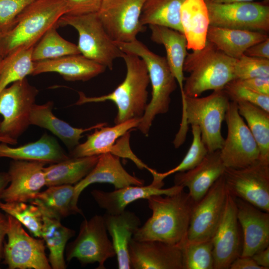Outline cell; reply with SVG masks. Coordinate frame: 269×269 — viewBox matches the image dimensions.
Returning <instances> with one entry per match:
<instances>
[{
  "instance_id": "cell-1",
  "label": "cell",
  "mask_w": 269,
  "mask_h": 269,
  "mask_svg": "<svg viewBox=\"0 0 269 269\" xmlns=\"http://www.w3.org/2000/svg\"><path fill=\"white\" fill-rule=\"evenodd\" d=\"M146 199L152 215L135 230L133 239L180 245L186 239L196 202L183 189L171 195H152Z\"/></svg>"
},
{
  "instance_id": "cell-2",
  "label": "cell",
  "mask_w": 269,
  "mask_h": 269,
  "mask_svg": "<svg viewBox=\"0 0 269 269\" xmlns=\"http://www.w3.org/2000/svg\"><path fill=\"white\" fill-rule=\"evenodd\" d=\"M229 101L223 89L213 91L202 98L184 96L182 101L181 121L173 140L175 147L184 143L191 125L199 128L202 140L208 152L220 150L224 141L221 126Z\"/></svg>"
},
{
  "instance_id": "cell-3",
  "label": "cell",
  "mask_w": 269,
  "mask_h": 269,
  "mask_svg": "<svg viewBox=\"0 0 269 269\" xmlns=\"http://www.w3.org/2000/svg\"><path fill=\"white\" fill-rule=\"evenodd\" d=\"M127 68L124 80L111 93L99 97H87L78 92L79 99L75 105L113 102L118 113L115 124L128 120L141 118L147 105V87L149 78L144 62L139 57L129 53L123 54Z\"/></svg>"
},
{
  "instance_id": "cell-4",
  "label": "cell",
  "mask_w": 269,
  "mask_h": 269,
  "mask_svg": "<svg viewBox=\"0 0 269 269\" xmlns=\"http://www.w3.org/2000/svg\"><path fill=\"white\" fill-rule=\"evenodd\" d=\"M236 61L208 40L203 48L187 54L183 71L190 75L185 80L184 96L198 97L208 90L223 89L235 79Z\"/></svg>"
},
{
  "instance_id": "cell-5",
  "label": "cell",
  "mask_w": 269,
  "mask_h": 269,
  "mask_svg": "<svg viewBox=\"0 0 269 269\" xmlns=\"http://www.w3.org/2000/svg\"><path fill=\"white\" fill-rule=\"evenodd\" d=\"M115 43L124 53L140 57L147 67L152 87L151 99L137 128L147 136L155 117L168 111L170 95L177 88L176 80L166 58L153 53L140 41L136 39L130 42Z\"/></svg>"
},
{
  "instance_id": "cell-6",
  "label": "cell",
  "mask_w": 269,
  "mask_h": 269,
  "mask_svg": "<svg viewBox=\"0 0 269 269\" xmlns=\"http://www.w3.org/2000/svg\"><path fill=\"white\" fill-rule=\"evenodd\" d=\"M63 0H36L17 17L12 27L0 38V52L4 57L19 48L33 47L50 28L58 26L66 14Z\"/></svg>"
},
{
  "instance_id": "cell-7",
  "label": "cell",
  "mask_w": 269,
  "mask_h": 269,
  "mask_svg": "<svg viewBox=\"0 0 269 269\" xmlns=\"http://www.w3.org/2000/svg\"><path fill=\"white\" fill-rule=\"evenodd\" d=\"M57 25L73 27L78 33L77 45L80 54L110 70L113 69L114 61L122 58L124 54L106 31L97 12L65 14L60 18Z\"/></svg>"
},
{
  "instance_id": "cell-8",
  "label": "cell",
  "mask_w": 269,
  "mask_h": 269,
  "mask_svg": "<svg viewBox=\"0 0 269 269\" xmlns=\"http://www.w3.org/2000/svg\"><path fill=\"white\" fill-rule=\"evenodd\" d=\"M38 90L25 78L0 93V136L14 139L27 129Z\"/></svg>"
},
{
  "instance_id": "cell-9",
  "label": "cell",
  "mask_w": 269,
  "mask_h": 269,
  "mask_svg": "<svg viewBox=\"0 0 269 269\" xmlns=\"http://www.w3.org/2000/svg\"><path fill=\"white\" fill-rule=\"evenodd\" d=\"M66 259L78 260L82 265L97 263L98 269H105V263L116 256L109 239L103 215H95L85 219L76 239L66 247Z\"/></svg>"
},
{
  "instance_id": "cell-10",
  "label": "cell",
  "mask_w": 269,
  "mask_h": 269,
  "mask_svg": "<svg viewBox=\"0 0 269 269\" xmlns=\"http://www.w3.org/2000/svg\"><path fill=\"white\" fill-rule=\"evenodd\" d=\"M225 120L227 126V135L220 152L226 167L242 168L259 160L258 145L239 114L236 102L229 101Z\"/></svg>"
},
{
  "instance_id": "cell-11",
  "label": "cell",
  "mask_w": 269,
  "mask_h": 269,
  "mask_svg": "<svg viewBox=\"0 0 269 269\" xmlns=\"http://www.w3.org/2000/svg\"><path fill=\"white\" fill-rule=\"evenodd\" d=\"M7 215V242L4 243L2 258L9 269H51L43 239L27 234L22 224Z\"/></svg>"
},
{
  "instance_id": "cell-12",
  "label": "cell",
  "mask_w": 269,
  "mask_h": 269,
  "mask_svg": "<svg viewBox=\"0 0 269 269\" xmlns=\"http://www.w3.org/2000/svg\"><path fill=\"white\" fill-rule=\"evenodd\" d=\"M223 176L233 196L269 212V162L259 159L242 168L226 167Z\"/></svg>"
},
{
  "instance_id": "cell-13",
  "label": "cell",
  "mask_w": 269,
  "mask_h": 269,
  "mask_svg": "<svg viewBox=\"0 0 269 269\" xmlns=\"http://www.w3.org/2000/svg\"><path fill=\"white\" fill-rule=\"evenodd\" d=\"M206 3L210 25L267 33L269 31L268 1Z\"/></svg>"
},
{
  "instance_id": "cell-14",
  "label": "cell",
  "mask_w": 269,
  "mask_h": 269,
  "mask_svg": "<svg viewBox=\"0 0 269 269\" xmlns=\"http://www.w3.org/2000/svg\"><path fill=\"white\" fill-rule=\"evenodd\" d=\"M145 0H102L97 12L106 31L115 42H130L142 31L140 17Z\"/></svg>"
},
{
  "instance_id": "cell-15",
  "label": "cell",
  "mask_w": 269,
  "mask_h": 269,
  "mask_svg": "<svg viewBox=\"0 0 269 269\" xmlns=\"http://www.w3.org/2000/svg\"><path fill=\"white\" fill-rule=\"evenodd\" d=\"M227 193L223 174L205 195L196 202L187 232L188 241L197 242L212 240L222 215Z\"/></svg>"
},
{
  "instance_id": "cell-16",
  "label": "cell",
  "mask_w": 269,
  "mask_h": 269,
  "mask_svg": "<svg viewBox=\"0 0 269 269\" xmlns=\"http://www.w3.org/2000/svg\"><path fill=\"white\" fill-rule=\"evenodd\" d=\"M214 269H229L241 255L243 240L239 231L235 198L228 191L219 224L212 238Z\"/></svg>"
},
{
  "instance_id": "cell-17",
  "label": "cell",
  "mask_w": 269,
  "mask_h": 269,
  "mask_svg": "<svg viewBox=\"0 0 269 269\" xmlns=\"http://www.w3.org/2000/svg\"><path fill=\"white\" fill-rule=\"evenodd\" d=\"M46 163L37 161L13 160L7 172L9 185L3 192L4 202L32 201L41 188L46 186L44 167Z\"/></svg>"
},
{
  "instance_id": "cell-18",
  "label": "cell",
  "mask_w": 269,
  "mask_h": 269,
  "mask_svg": "<svg viewBox=\"0 0 269 269\" xmlns=\"http://www.w3.org/2000/svg\"><path fill=\"white\" fill-rule=\"evenodd\" d=\"M129 255L131 269H183L179 245L132 238L129 246Z\"/></svg>"
},
{
  "instance_id": "cell-19",
  "label": "cell",
  "mask_w": 269,
  "mask_h": 269,
  "mask_svg": "<svg viewBox=\"0 0 269 269\" xmlns=\"http://www.w3.org/2000/svg\"><path fill=\"white\" fill-rule=\"evenodd\" d=\"M238 220L243 232L240 256L252 257L269 246V212L235 198Z\"/></svg>"
},
{
  "instance_id": "cell-20",
  "label": "cell",
  "mask_w": 269,
  "mask_h": 269,
  "mask_svg": "<svg viewBox=\"0 0 269 269\" xmlns=\"http://www.w3.org/2000/svg\"><path fill=\"white\" fill-rule=\"evenodd\" d=\"M163 185L164 183L152 181L147 186L129 185L110 192L94 189L91 194L98 206L105 210L106 213L116 215L123 212L129 204L135 201L146 199L152 195H171L184 189L182 186L176 185L162 188Z\"/></svg>"
},
{
  "instance_id": "cell-21",
  "label": "cell",
  "mask_w": 269,
  "mask_h": 269,
  "mask_svg": "<svg viewBox=\"0 0 269 269\" xmlns=\"http://www.w3.org/2000/svg\"><path fill=\"white\" fill-rule=\"evenodd\" d=\"M96 183L111 184L115 189H119L129 185H144V181L128 173L122 165L119 156L111 152L102 154L90 173L74 186L75 206H78L79 196L83 190Z\"/></svg>"
},
{
  "instance_id": "cell-22",
  "label": "cell",
  "mask_w": 269,
  "mask_h": 269,
  "mask_svg": "<svg viewBox=\"0 0 269 269\" xmlns=\"http://www.w3.org/2000/svg\"><path fill=\"white\" fill-rule=\"evenodd\" d=\"M226 168L221 159L220 150L208 152L195 167L176 173L174 185L187 187L190 197L197 202L223 174Z\"/></svg>"
},
{
  "instance_id": "cell-23",
  "label": "cell",
  "mask_w": 269,
  "mask_h": 269,
  "mask_svg": "<svg viewBox=\"0 0 269 269\" xmlns=\"http://www.w3.org/2000/svg\"><path fill=\"white\" fill-rule=\"evenodd\" d=\"M106 67L83 55H70L34 62L32 75L56 72L66 81H86L103 73Z\"/></svg>"
},
{
  "instance_id": "cell-24",
  "label": "cell",
  "mask_w": 269,
  "mask_h": 269,
  "mask_svg": "<svg viewBox=\"0 0 269 269\" xmlns=\"http://www.w3.org/2000/svg\"><path fill=\"white\" fill-rule=\"evenodd\" d=\"M53 104L52 101L41 105L35 104L30 114V124L48 130L71 150L80 143L84 133L107 125V123H101L87 128L73 127L54 115Z\"/></svg>"
},
{
  "instance_id": "cell-25",
  "label": "cell",
  "mask_w": 269,
  "mask_h": 269,
  "mask_svg": "<svg viewBox=\"0 0 269 269\" xmlns=\"http://www.w3.org/2000/svg\"><path fill=\"white\" fill-rule=\"evenodd\" d=\"M103 216L106 227L112 238L119 269H131L129 246L141 222L133 212L125 210L116 215L105 213Z\"/></svg>"
},
{
  "instance_id": "cell-26",
  "label": "cell",
  "mask_w": 269,
  "mask_h": 269,
  "mask_svg": "<svg viewBox=\"0 0 269 269\" xmlns=\"http://www.w3.org/2000/svg\"><path fill=\"white\" fill-rule=\"evenodd\" d=\"M0 142V158L13 160L37 161L49 164L69 158L56 139L47 134L38 140L19 146H10Z\"/></svg>"
},
{
  "instance_id": "cell-27",
  "label": "cell",
  "mask_w": 269,
  "mask_h": 269,
  "mask_svg": "<svg viewBox=\"0 0 269 269\" xmlns=\"http://www.w3.org/2000/svg\"><path fill=\"white\" fill-rule=\"evenodd\" d=\"M151 31L150 39L155 43L164 46L166 59L170 70L178 83L184 99L183 65L187 55V41L183 33L172 28L156 25H149Z\"/></svg>"
},
{
  "instance_id": "cell-28",
  "label": "cell",
  "mask_w": 269,
  "mask_h": 269,
  "mask_svg": "<svg viewBox=\"0 0 269 269\" xmlns=\"http://www.w3.org/2000/svg\"><path fill=\"white\" fill-rule=\"evenodd\" d=\"M140 120L141 118L132 119L113 127L106 126L95 129L94 133L88 135L85 142L79 143L71 150L69 156H90L107 152L113 154L116 140L131 130L137 128Z\"/></svg>"
},
{
  "instance_id": "cell-29",
  "label": "cell",
  "mask_w": 269,
  "mask_h": 269,
  "mask_svg": "<svg viewBox=\"0 0 269 269\" xmlns=\"http://www.w3.org/2000/svg\"><path fill=\"white\" fill-rule=\"evenodd\" d=\"M180 20L187 49L195 51L203 48L207 41L210 26L205 0H185L180 9Z\"/></svg>"
},
{
  "instance_id": "cell-30",
  "label": "cell",
  "mask_w": 269,
  "mask_h": 269,
  "mask_svg": "<svg viewBox=\"0 0 269 269\" xmlns=\"http://www.w3.org/2000/svg\"><path fill=\"white\" fill-rule=\"evenodd\" d=\"M267 33L210 25L207 39L227 56L238 59L255 44L269 38Z\"/></svg>"
},
{
  "instance_id": "cell-31",
  "label": "cell",
  "mask_w": 269,
  "mask_h": 269,
  "mask_svg": "<svg viewBox=\"0 0 269 269\" xmlns=\"http://www.w3.org/2000/svg\"><path fill=\"white\" fill-rule=\"evenodd\" d=\"M47 187L30 202L39 207L43 215L61 220L70 215L83 214L82 211L74 204V186L63 184Z\"/></svg>"
},
{
  "instance_id": "cell-32",
  "label": "cell",
  "mask_w": 269,
  "mask_h": 269,
  "mask_svg": "<svg viewBox=\"0 0 269 269\" xmlns=\"http://www.w3.org/2000/svg\"><path fill=\"white\" fill-rule=\"evenodd\" d=\"M99 155L69 157L44 167L47 187L76 184L92 170Z\"/></svg>"
},
{
  "instance_id": "cell-33",
  "label": "cell",
  "mask_w": 269,
  "mask_h": 269,
  "mask_svg": "<svg viewBox=\"0 0 269 269\" xmlns=\"http://www.w3.org/2000/svg\"><path fill=\"white\" fill-rule=\"evenodd\" d=\"M60 220L43 215L41 238L49 250L48 261L53 269L66 268L64 252L74 230L63 226Z\"/></svg>"
},
{
  "instance_id": "cell-34",
  "label": "cell",
  "mask_w": 269,
  "mask_h": 269,
  "mask_svg": "<svg viewBox=\"0 0 269 269\" xmlns=\"http://www.w3.org/2000/svg\"><path fill=\"white\" fill-rule=\"evenodd\" d=\"M185 0H145L140 21L142 25L167 27L183 33L180 9Z\"/></svg>"
},
{
  "instance_id": "cell-35",
  "label": "cell",
  "mask_w": 269,
  "mask_h": 269,
  "mask_svg": "<svg viewBox=\"0 0 269 269\" xmlns=\"http://www.w3.org/2000/svg\"><path fill=\"white\" fill-rule=\"evenodd\" d=\"M239 114L256 140L260 150V160L269 162V112L252 103L236 102Z\"/></svg>"
},
{
  "instance_id": "cell-36",
  "label": "cell",
  "mask_w": 269,
  "mask_h": 269,
  "mask_svg": "<svg viewBox=\"0 0 269 269\" xmlns=\"http://www.w3.org/2000/svg\"><path fill=\"white\" fill-rule=\"evenodd\" d=\"M33 47L17 49L3 57L0 71V93L9 84L32 75L34 68L31 58Z\"/></svg>"
},
{
  "instance_id": "cell-37",
  "label": "cell",
  "mask_w": 269,
  "mask_h": 269,
  "mask_svg": "<svg viewBox=\"0 0 269 269\" xmlns=\"http://www.w3.org/2000/svg\"><path fill=\"white\" fill-rule=\"evenodd\" d=\"M57 27L54 26L48 29L34 46L31 54L34 62L80 54L77 45L59 34Z\"/></svg>"
},
{
  "instance_id": "cell-38",
  "label": "cell",
  "mask_w": 269,
  "mask_h": 269,
  "mask_svg": "<svg viewBox=\"0 0 269 269\" xmlns=\"http://www.w3.org/2000/svg\"><path fill=\"white\" fill-rule=\"evenodd\" d=\"M183 269H214V260L212 240L189 242L179 245Z\"/></svg>"
},
{
  "instance_id": "cell-39",
  "label": "cell",
  "mask_w": 269,
  "mask_h": 269,
  "mask_svg": "<svg viewBox=\"0 0 269 269\" xmlns=\"http://www.w3.org/2000/svg\"><path fill=\"white\" fill-rule=\"evenodd\" d=\"M0 209L16 219L35 237L41 238L43 215L37 206L23 202H0Z\"/></svg>"
},
{
  "instance_id": "cell-40",
  "label": "cell",
  "mask_w": 269,
  "mask_h": 269,
  "mask_svg": "<svg viewBox=\"0 0 269 269\" xmlns=\"http://www.w3.org/2000/svg\"><path fill=\"white\" fill-rule=\"evenodd\" d=\"M191 128L193 140L182 161L174 168L164 172H158L153 169L150 172L153 176V181L162 183L164 178L172 174L186 171L195 167L207 154L208 151L202 140L199 128L195 125H192Z\"/></svg>"
},
{
  "instance_id": "cell-41",
  "label": "cell",
  "mask_w": 269,
  "mask_h": 269,
  "mask_svg": "<svg viewBox=\"0 0 269 269\" xmlns=\"http://www.w3.org/2000/svg\"><path fill=\"white\" fill-rule=\"evenodd\" d=\"M234 79L269 77V59L243 54L236 59L234 67Z\"/></svg>"
},
{
  "instance_id": "cell-42",
  "label": "cell",
  "mask_w": 269,
  "mask_h": 269,
  "mask_svg": "<svg viewBox=\"0 0 269 269\" xmlns=\"http://www.w3.org/2000/svg\"><path fill=\"white\" fill-rule=\"evenodd\" d=\"M223 90L231 101L247 102L269 112V95L255 92L241 84L236 79L229 82Z\"/></svg>"
},
{
  "instance_id": "cell-43",
  "label": "cell",
  "mask_w": 269,
  "mask_h": 269,
  "mask_svg": "<svg viewBox=\"0 0 269 269\" xmlns=\"http://www.w3.org/2000/svg\"><path fill=\"white\" fill-rule=\"evenodd\" d=\"M36 0H0V29L2 33L13 25L19 15Z\"/></svg>"
},
{
  "instance_id": "cell-44",
  "label": "cell",
  "mask_w": 269,
  "mask_h": 269,
  "mask_svg": "<svg viewBox=\"0 0 269 269\" xmlns=\"http://www.w3.org/2000/svg\"><path fill=\"white\" fill-rule=\"evenodd\" d=\"M63 1L66 9V15H79L97 12L102 0H63Z\"/></svg>"
},
{
  "instance_id": "cell-45",
  "label": "cell",
  "mask_w": 269,
  "mask_h": 269,
  "mask_svg": "<svg viewBox=\"0 0 269 269\" xmlns=\"http://www.w3.org/2000/svg\"><path fill=\"white\" fill-rule=\"evenodd\" d=\"M241 84L258 93L269 95V77L236 79Z\"/></svg>"
},
{
  "instance_id": "cell-46",
  "label": "cell",
  "mask_w": 269,
  "mask_h": 269,
  "mask_svg": "<svg viewBox=\"0 0 269 269\" xmlns=\"http://www.w3.org/2000/svg\"><path fill=\"white\" fill-rule=\"evenodd\" d=\"M246 55L269 59V37L248 48L245 52Z\"/></svg>"
},
{
  "instance_id": "cell-47",
  "label": "cell",
  "mask_w": 269,
  "mask_h": 269,
  "mask_svg": "<svg viewBox=\"0 0 269 269\" xmlns=\"http://www.w3.org/2000/svg\"><path fill=\"white\" fill-rule=\"evenodd\" d=\"M230 269H264L259 266L251 257L240 256L230 265Z\"/></svg>"
},
{
  "instance_id": "cell-48",
  "label": "cell",
  "mask_w": 269,
  "mask_h": 269,
  "mask_svg": "<svg viewBox=\"0 0 269 269\" xmlns=\"http://www.w3.org/2000/svg\"><path fill=\"white\" fill-rule=\"evenodd\" d=\"M251 257L259 266L264 269H269V246L255 253Z\"/></svg>"
},
{
  "instance_id": "cell-49",
  "label": "cell",
  "mask_w": 269,
  "mask_h": 269,
  "mask_svg": "<svg viewBox=\"0 0 269 269\" xmlns=\"http://www.w3.org/2000/svg\"><path fill=\"white\" fill-rule=\"evenodd\" d=\"M8 227V219L6 214L0 211V261L2 258L3 241L6 235Z\"/></svg>"
},
{
  "instance_id": "cell-50",
  "label": "cell",
  "mask_w": 269,
  "mask_h": 269,
  "mask_svg": "<svg viewBox=\"0 0 269 269\" xmlns=\"http://www.w3.org/2000/svg\"><path fill=\"white\" fill-rule=\"evenodd\" d=\"M10 179L7 172H0V200L3 191L9 183Z\"/></svg>"
},
{
  "instance_id": "cell-51",
  "label": "cell",
  "mask_w": 269,
  "mask_h": 269,
  "mask_svg": "<svg viewBox=\"0 0 269 269\" xmlns=\"http://www.w3.org/2000/svg\"><path fill=\"white\" fill-rule=\"evenodd\" d=\"M254 0H205L206 2L223 3H232L238 2H248L253 1ZM263 1H269V0H263Z\"/></svg>"
},
{
  "instance_id": "cell-52",
  "label": "cell",
  "mask_w": 269,
  "mask_h": 269,
  "mask_svg": "<svg viewBox=\"0 0 269 269\" xmlns=\"http://www.w3.org/2000/svg\"><path fill=\"white\" fill-rule=\"evenodd\" d=\"M0 142L5 143L9 145H15L17 143V140L8 137L0 136Z\"/></svg>"
},
{
  "instance_id": "cell-53",
  "label": "cell",
  "mask_w": 269,
  "mask_h": 269,
  "mask_svg": "<svg viewBox=\"0 0 269 269\" xmlns=\"http://www.w3.org/2000/svg\"><path fill=\"white\" fill-rule=\"evenodd\" d=\"M3 58V57L2 56V55L1 54L0 52V69L1 67V64H2Z\"/></svg>"
},
{
  "instance_id": "cell-54",
  "label": "cell",
  "mask_w": 269,
  "mask_h": 269,
  "mask_svg": "<svg viewBox=\"0 0 269 269\" xmlns=\"http://www.w3.org/2000/svg\"><path fill=\"white\" fill-rule=\"evenodd\" d=\"M2 34V32L1 30H0V38L1 37Z\"/></svg>"
}]
</instances>
